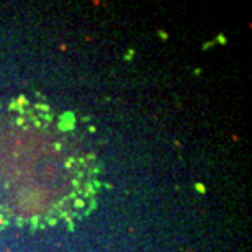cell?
<instances>
[{"label":"cell","mask_w":252,"mask_h":252,"mask_svg":"<svg viewBox=\"0 0 252 252\" xmlns=\"http://www.w3.org/2000/svg\"><path fill=\"white\" fill-rule=\"evenodd\" d=\"M103 169L71 113L0 100V231L72 227L97 208Z\"/></svg>","instance_id":"6da1fadb"}]
</instances>
